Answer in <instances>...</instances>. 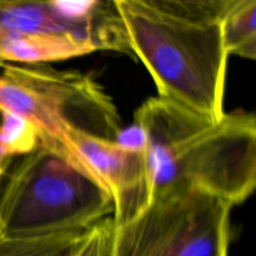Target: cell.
Masks as SVG:
<instances>
[{
  "instance_id": "1",
  "label": "cell",
  "mask_w": 256,
  "mask_h": 256,
  "mask_svg": "<svg viewBox=\"0 0 256 256\" xmlns=\"http://www.w3.org/2000/svg\"><path fill=\"white\" fill-rule=\"evenodd\" d=\"M134 124L144 134L152 199L199 192L236 206L254 192V112H225L215 120L155 96L135 112Z\"/></svg>"
},
{
  "instance_id": "2",
  "label": "cell",
  "mask_w": 256,
  "mask_h": 256,
  "mask_svg": "<svg viewBox=\"0 0 256 256\" xmlns=\"http://www.w3.org/2000/svg\"><path fill=\"white\" fill-rule=\"evenodd\" d=\"M230 0H114L132 56L158 96L212 119L225 114L228 55L222 19Z\"/></svg>"
},
{
  "instance_id": "3",
  "label": "cell",
  "mask_w": 256,
  "mask_h": 256,
  "mask_svg": "<svg viewBox=\"0 0 256 256\" xmlns=\"http://www.w3.org/2000/svg\"><path fill=\"white\" fill-rule=\"evenodd\" d=\"M112 212V196L100 182L40 144L12 162L0 188L5 236L89 230Z\"/></svg>"
},
{
  "instance_id": "4",
  "label": "cell",
  "mask_w": 256,
  "mask_h": 256,
  "mask_svg": "<svg viewBox=\"0 0 256 256\" xmlns=\"http://www.w3.org/2000/svg\"><path fill=\"white\" fill-rule=\"evenodd\" d=\"M232 208L205 192L158 195L139 215L114 224L115 256H229Z\"/></svg>"
},
{
  "instance_id": "5",
  "label": "cell",
  "mask_w": 256,
  "mask_h": 256,
  "mask_svg": "<svg viewBox=\"0 0 256 256\" xmlns=\"http://www.w3.org/2000/svg\"><path fill=\"white\" fill-rule=\"evenodd\" d=\"M70 146L112 199L115 225L139 215L152 202V180L146 149H132L115 140L80 130L69 132Z\"/></svg>"
},
{
  "instance_id": "6",
  "label": "cell",
  "mask_w": 256,
  "mask_h": 256,
  "mask_svg": "<svg viewBox=\"0 0 256 256\" xmlns=\"http://www.w3.org/2000/svg\"><path fill=\"white\" fill-rule=\"evenodd\" d=\"M94 52L92 45L79 38L0 28V65H46Z\"/></svg>"
},
{
  "instance_id": "7",
  "label": "cell",
  "mask_w": 256,
  "mask_h": 256,
  "mask_svg": "<svg viewBox=\"0 0 256 256\" xmlns=\"http://www.w3.org/2000/svg\"><path fill=\"white\" fill-rule=\"evenodd\" d=\"M222 34L229 56L255 60L256 0H230L222 19Z\"/></svg>"
},
{
  "instance_id": "8",
  "label": "cell",
  "mask_w": 256,
  "mask_h": 256,
  "mask_svg": "<svg viewBox=\"0 0 256 256\" xmlns=\"http://www.w3.org/2000/svg\"><path fill=\"white\" fill-rule=\"evenodd\" d=\"M89 232L20 238L0 234V256H75Z\"/></svg>"
},
{
  "instance_id": "9",
  "label": "cell",
  "mask_w": 256,
  "mask_h": 256,
  "mask_svg": "<svg viewBox=\"0 0 256 256\" xmlns=\"http://www.w3.org/2000/svg\"><path fill=\"white\" fill-rule=\"evenodd\" d=\"M39 135L30 122L9 112H0V156L16 160L36 149Z\"/></svg>"
},
{
  "instance_id": "10",
  "label": "cell",
  "mask_w": 256,
  "mask_h": 256,
  "mask_svg": "<svg viewBox=\"0 0 256 256\" xmlns=\"http://www.w3.org/2000/svg\"><path fill=\"white\" fill-rule=\"evenodd\" d=\"M75 256H115L114 222L112 218L90 229L84 244Z\"/></svg>"
},
{
  "instance_id": "11",
  "label": "cell",
  "mask_w": 256,
  "mask_h": 256,
  "mask_svg": "<svg viewBox=\"0 0 256 256\" xmlns=\"http://www.w3.org/2000/svg\"><path fill=\"white\" fill-rule=\"evenodd\" d=\"M12 162H12V160L2 159V158L0 156V188H2V182H4L5 175H6L8 170H9V168L12 166Z\"/></svg>"
}]
</instances>
